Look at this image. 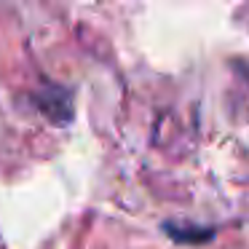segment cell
<instances>
[{"label":"cell","instance_id":"obj_1","mask_svg":"<svg viewBox=\"0 0 249 249\" xmlns=\"http://www.w3.org/2000/svg\"><path fill=\"white\" fill-rule=\"evenodd\" d=\"M35 102L54 124H67L72 118V91L59 83H46L40 91H35Z\"/></svg>","mask_w":249,"mask_h":249},{"label":"cell","instance_id":"obj_2","mask_svg":"<svg viewBox=\"0 0 249 249\" xmlns=\"http://www.w3.org/2000/svg\"><path fill=\"white\" fill-rule=\"evenodd\" d=\"M163 231H166L177 244H204L214 236V228L185 225V222H163Z\"/></svg>","mask_w":249,"mask_h":249}]
</instances>
